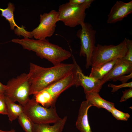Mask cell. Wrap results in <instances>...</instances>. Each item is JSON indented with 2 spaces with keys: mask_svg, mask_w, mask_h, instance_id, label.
<instances>
[{
  "mask_svg": "<svg viewBox=\"0 0 132 132\" xmlns=\"http://www.w3.org/2000/svg\"><path fill=\"white\" fill-rule=\"evenodd\" d=\"M73 59L74 85L82 86L85 94L90 92L99 93L103 85L101 80L85 75L73 56Z\"/></svg>",
  "mask_w": 132,
  "mask_h": 132,
  "instance_id": "9c48e42d",
  "label": "cell"
},
{
  "mask_svg": "<svg viewBox=\"0 0 132 132\" xmlns=\"http://www.w3.org/2000/svg\"><path fill=\"white\" fill-rule=\"evenodd\" d=\"M5 95L13 101L23 106L30 99L31 84L28 74L23 73L9 80Z\"/></svg>",
  "mask_w": 132,
  "mask_h": 132,
  "instance_id": "277c9868",
  "label": "cell"
},
{
  "mask_svg": "<svg viewBox=\"0 0 132 132\" xmlns=\"http://www.w3.org/2000/svg\"><path fill=\"white\" fill-rule=\"evenodd\" d=\"M91 105L87 100L81 103L79 109L78 115L76 122V128L81 132H92L88 119V111Z\"/></svg>",
  "mask_w": 132,
  "mask_h": 132,
  "instance_id": "4fadbf2b",
  "label": "cell"
},
{
  "mask_svg": "<svg viewBox=\"0 0 132 132\" xmlns=\"http://www.w3.org/2000/svg\"><path fill=\"white\" fill-rule=\"evenodd\" d=\"M126 38L117 45H101L95 46L91 59L92 67L97 66L105 63L122 58L127 51Z\"/></svg>",
  "mask_w": 132,
  "mask_h": 132,
  "instance_id": "5b68a950",
  "label": "cell"
},
{
  "mask_svg": "<svg viewBox=\"0 0 132 132\" xmlns=\"http://www.w3.org/2000/svg\"><path fill=\"white\" fill-rule=\"evenodd\" d=\"M74 64L61 63L49 67L30 64L28 73L31 84L30 95H34L44 89L73 72Z\"/></svg>",
  "mask_w": 132,
  "mask_h": 132,
  "instance_id": "6da1fadb",
  "label": "cell"
},
{
  "mask_svg": "<svg viewBox=\"0 0 132 132\" xmlns=\"http://www.w3.org/2000/svg\"><path fill=\"white\" fill-rule=\"evenodd\" d=\"M94 0H70L68 2L73 5H80L87 3H92Z\"/></svg>",
  "mask_w": 132,
  "mask_h": 132,
  "instance_id": "484cf974",
  "label": "cell"
},
{
  "mask_svg": "<svg viewBox=\"0 0 132 132\" xmlns=\"http://www.w3.org/2000/svg\"><path fill=\"white\" fill-rule=\"evenodd\" d=\"M74 85V79L73 72L44 89L50 94L53 102L55 104L56 100L60 95L64 91Z\"/></svg>",
  "mask_w": 132,
  "mask_h": 132,
  "instance_id": "7c38bea8",
  "label": "cell"
},
{
  "mask_svg": "<svg viewBox=\"0 0 132 132\" xmlns=\"http://www.w3.org/2000/svg\"><path fill=\"white\" fill-rule=\"evenodd\" d=\"M86 98L91 105L99 109L103 108L110 112L111 109L114 107V104L103 99L99 93L90 92L86 93Z\"/></svg>",
  "mask_w": 132,
  "mask_h": 132,
  "instance_id": "5bb4252c",
  "label": "cell"
},
{
  "mask_svg": "<svg viewBox=\"0 0 132 132\" xmlns=\"http://www.w3.org/2000/svg\"><path fill=\"white\" fill-rule=\"evenodd\" d=\"M123 95L121 97L120 102L126 101L128 99L132 97V88L125 89L124 91H122Z\"/></svg>",
  "mask_w": 132,
  "mask_h": 132,
  "instance_id": "d4e9b609",
  "label": "cell"
},
{
  "mask_svg": "<svg viewBox=\"0 0 132 132\" xmlns=\"http://www.w3.org/2000/svg\"><path fill=\"white\" fill-rule=\"evenodd\" d=\"M81 28L77 32V37L80 39V56L86 57V67L88 69L91 66V59L95 48L96 30L90 23L84 22L80 25Z\"/></svg>",
  "mask_w": 132,
  "mask_h": 132,
  "instance_id": "52a82bcc",
  "label": "cell"
},
{
  "mask_svg": "<svg viewBox=\"0 0 132 132\" xmlns=\"http://www.w3.org/2000/svg\"><path fill=\"white\" fill-rule=\"evenodd\" d=\"M18 119L19 123L25 132H34V123L23 112Z\"/></svg>",
  "mask_w": 132,
  "mask_h": 132,
  "instance_id": "ffe728a7",
  "label": "cell"
},
{
  "mask_svg": "<svg viewBox=\"0 0 132 132\" xmlns=\"http://www.w3.org/2000/svg\"><path fill=\"white\" fill-rule=\"evenodd\" d=\"M11 41L21 45L24 49L35 52L38 56L47 59L54 66L61 63L72 56L69 51L50 43L46 39L35 40L24 37L22 39H13Z\"/></svg>",
  "mask_w": 132,
  "mask_h": 132,
  "instance_id": "7a4b0ae2",
  "label": "cell"
},
{
  "mask_svg": "<svg viewBox=\"0 0 132 132\" xmlns=\"http://www.w3.org/2000/svg\"><path fill=\"white\" fill-rule=\"evenodd\" d=\"M40 23L31 32L27 31L25 37L36 40H43L52 36L54 34L56 24L59 21L57 11L52 10L49 12L40 14Z\"/></svg>",
  "mask_w": 132,
  "mask_h": 132,
  "instance_id": "ba28073f",
  "label": "cell"
},
{
  "mask_svg": "<svg viewBox=\"0 0 132 132\" xmlns=\"http://www.w3.org/2000/svg\"><path fill=\"white\" fill-rule=\"evenodd\" d=\"M22 106L24 113L35 124L55 123L62 119L55 107H45L36 102L34 97Z\"/></svg>",
  "mask_w": 132,
  "mask_h": 132,
  "instance_id": "3957f363",
  "label": "cell"
},
{
  "mask_svg": "<svg viewBox=\"0 0 132 132\" xmlns=\"http://www.w3.org/2000/svg\"><path fill=\"white\" fill-rule=\"evenodd\" d=\"M127 51L125 55L122 58L125 60L132 62V41L126 38Z\"/></svg>",
  "mask_w": 132,
  "mask_h": 132,
  "instance_id": "7402d4cb",
  "label": "cell"
},
{
  "mask_svg": "<svg viewBox=\"0 0 132 132\" xmlns=\"http://www.w3.org/2000/svg\"><path fill=\"white\" fill-rule=\"evenodd\" d=\"M0 132H16L15 130L14 129H12L10 130L5 131L0 129Z\"/></svg>",
  "mask_w": 132,
  "mask_h": 132,
  "instance_id": "f1b7e54d",
  "label": "cell"
},
{
  "mask_svg": "<svg viewBox=\"0 0 132 132\" xmlns=\"http://www.w3.org/2000/svg\"><path fill=\"white\" fill-rule=\"evenodd\" d=\"M6 88V85L2 84L0 81V93H4Z\"/></svg>",
  "mask_w": 132,
  "mask_h": 132,
  "instance_id": "83f0119b",
  "label": "cell"
},
{
  "mask_svg": "<svg viewBox=\"0 0 132 132\" xmlns=\"http://www.w3.org/2000/svg\"><path fill=\"white\" fill-rule=\"evenodd\" d=\"M108 87L111 88H112V90L111 92H114L122 88L125 87L132 88V82L122 83L121 84L118 85L110 83L108 84Z\"/></svg>",
  "mask_w": 132,
  "mask_h": 132,
  "instance_id": "603a6c76",
  "label": "cell"
},
{
  "mask_svg": "<svg viewBox=\"0 0 132 132\" xmlns=\"http://www.w3.org/2000/svg\"><path fill=\"white\" fill-rule=\"evenodd\" d=\"M117 59L111 60L97 66L92 67L89 76L101 80L111 70Z\"/></svg>",
  "mask_w": 132,
  "mask_h": 132,
  "instance_id": "9a60e30c",
  "label": "cell"
},
{
  "mask_svg": "<svg viewBox=\"0 0 132 132\" xmlns=\"http://www.w3.org/2000/svg\"><path fill=\"white\" fill-rule=\"evenodd\" d=\"M110 112L114 117L118 120L126 121L130 116V115L128 113H125L119 110L115 107L111 109Z\"/></svg>",
  "mask_w": 132,
  "mask_h": 132,
  "instance_id": "44dd1931",
  "label": "cell"
},
{
  "mask_svg": "<svg viewBox=\"0 0 132 132\" xmlns=\"http://www.w3.org/2000/svg\"><path fill=\"white\" fill-rule=\"evenodd\" d=\"M132 12V0L127 3L117 1L112 7L108 15L107 22L113 24L121 21Z\"/></svg>",
  "mask_w": 132,
  "mask_h": 132,
  "instance_id": "8fae6325",
  "label": "cell"
},
{
  "mask_svg": "<svg viewBox=\"0 0 132 132\" xmlns=\"http://www.w3.org/2000/svg\"><path fill=\"white\" fill-rule=\"evenodd\" d=\"M5 100L7 115L9 120L12 121L18 119L20 115L23 112V106L20 104H16L5 96Z\"/></svg>",
  "mask_w": 132,
  "mask_h": 132,
  "instance_id": "e0dca14e",
  "label": "cell"
},
{
  "mask_svg": "<svg viewBox=\"0 0 132 132\" xmlns=\"http://www.w3.org/2000/svg\"><path fill=\"white\" fill-rule=\"evenodd\" d=\"M33 95L36 102L43 106L46 108L55 107L51 96L46 90L44 89Z\"/></svg>",
  "mask_w": 132,
  "mask_h": 132,
  "instance_id": "ac0fdd59",
  "label": "cell"
},
{
  "mask_svg": "<svg viewBox=\"0 0 132 132\" xmlns=\"http://www.w3.org/2000/svg\"><path fill=\"white\" fill-rule=\"evenodd\" d=\"M67 119V117L65 116L52 125H50L48 124L34 123V132H62Z\"/></svg>",
  "mask_w": 132,
  "mask_h": 132,
  "instance_id": "2e32d148",
  "label": "cell"
},
{
  "mask_svg": "<svg viewBox=\"0 0 132 132\" xmlns=\"http://www.w3.org/2000/svg\"><path fill=\"white\" fill-rule=\"evenodd\" d=\"M92 3H87L80 5H73L68 2L61 5L57 11L59 21L66 26L74 28L84 22L86 10Z\"/></svg>",
  "mask_w": 132,
  "mask_h": 132,
  "instance_id": "8992f818",
  "label": "cell"
},
{
  "mask_svg": "<svg viewBox=\"0 0 132 132\" xmlns=\"http://www.w3.org/2000/svg\"><path fill=\"white\" fill-rule=\"evenodd\" d=\"M132 78V72L127 75H124L118 78L117 81L119 80L122 83H127L129 80Z\"/></svg>",
  "mask_w": 132,
  "mask_h": 132,
  "instance_id": "4316f807",
  "label": "cell"
},
{
  "mask_svg": "<svg viewBox=\"0 0 132 132\" xmlns=\"http://www.w3.org/2000/svg\"><path fill=\"white\" fill-rule=\"evenodd\" d=\"M15 9L14 5L11 2L9 3L7 7L5 9L0 8V11H1V16L4 17L9 22L10 29L13 30L16 27L17 28L21 29L15 23L14 16V11Z\"/></svg>",
  "mask_w": 132,
  "mask_h": 132,
  "instance_id": "d6986e66",
  "label": "cell"
},
{
  "mask_svg": "<svg viewBox=\"0 0 132 132\" xmlns=\"http://www.w3.org/2000/svg\"><path fill=\"white\" fill-rule=\"evenodd\" d=\"M132 72V62L124 60L122 58L118 59L110 71L101 80L104 84L108 81H117L120 77Z\"/></svg>",
  "mask_w": 132,
  "mask_h": 132,
  "instance_id": "30bf717a",
  "label": "cell"
},
{
  "mask_svg": "<svg viewBox=\"0 0 132 132\" xmlns=\"http://www.w3.org/2000/svg\"><path fill=\"white\" fill-rule=\"evenodd\" d=\"M0 114H7L4 93H0Z\"/></svg>",
  "mask_w": 132,
  "mask_h": 132,
  "instance_id": "cb8c5ba5",
  "label": "cell"
}]
</instances>
